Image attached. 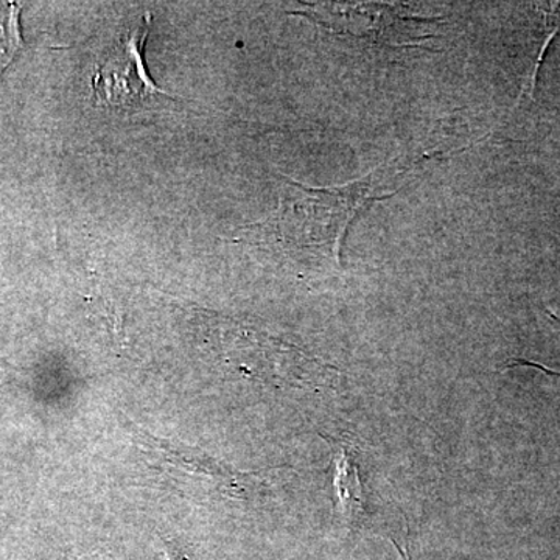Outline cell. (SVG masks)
Wrapping results in <instances>:
<instances>
[{"instance_id": "6da1fadb", "label": "cell", "mask_w": 560, "mask_h": 560, "mask_svg": "<svg viewBox=\"0 0 560 560\" xmlns=\"http://www.w3.org/2000/svg\"><path fill=\"white\" fill-rule=\"evenodd\" d=\"M411 171L377 168L366 178L331 189H313L282 176L278 209L246 228L241 242L278 250L290 259L341 268L342 246L353 221L372 202L393 197L390 183Z\"/></svg>"}, {"instance_id": "7a4b0ae2", "label": "cell", "mask_w": 560, "mask_h": 560, "mask_svg": "<svg viewBox=\"0 0 560 560\" xmlns=\"http://www.w3.org/2000/svg\"><path fill=\"white\" fill-rule=\"evenodd\" d=\"M150 28L151 16L145 14L102 55L92 79V90L102 106L136 109L153 98L167 95L150 79L143 60Z\"/></svg>"}, {"instance_id": "8992f818", "label": "cell", "mask_w": 560, "mask_h": 560, "mask_svg": "<svg viewBox=\"0 0 560 560\" xmlns=\"http://www.w3.org/2000/svg\"><path fill=\"white\" fill-rule=\"evenodd\" d=\"M545 10V20H547V39H545L544 47H541L539 58H537L536 68H534L533 81H530V92H534L537 86V77H539L541 62L545 60V55H547V49L550 47L552 39L560 32V2L547 3V7H544Z\"/></svg>"}, {"instance_id": "3957f363", "label": "cell", "mask_w": 560, "mask_h": 560, "mask_svg": "<svg viewBox=\"0 0 560 560\" xmlns=\"http://www.w3.org/2000/svg\"><path fill=\"white\" fill-rule=\"evenodd\" d=\"M313 20L338 35L371 40L377 44H407L415 40L408 33L412 22H423L422 18L400 16L399 11L389 5H366V3H337L323 5L312 13Z\"/></svg>"}, {"instance_id": "277c9868", "label": "cell", "mask_w": 560, "mask_h": 560, "mask_svg": "<svg viewBox=\"0 0 560 560\" xmlns=\"http://www.w3.org/2000/svg\"><path fill=\"white\" fill-rule=\"evenodd\" d=\"M335 490H337L338 503L341 510L346 511L348 517L355 512L363 511L364 500L361 495V482L359 470L350 458V453L346 445H341L340 452L335 453Z\"/></svg>"}, {"instance_id": "52a82bcc", "label": "cell", "mask_w": 560, "mask_h": 560, "mask_svg": "<svg viewBox=\"0 0 560 560\" xmlns=\"http://www.w3.org/2000/svg\"><path fill=\"white\" fill-rule=\"evenodd\" d=\"M164 560H189L187 559V556H184L183 552L176 550V548H168L167 551H165Z\"/></svg>"}, {"instance_id": "5b68a950", "label": "cell", "mask_w": 560, "mask_h": 560, "mask_svg": "<svg viewBox=\"0 0 560 560\" xmlns=\"http://www.w3.org/2000/svg\"><path fill=\"white\" fill-rule=\"evenodd\" d=\"M21 47L20 7L14 3L0 7V72L10 65Z\"/></svg>"}]
</instances>
